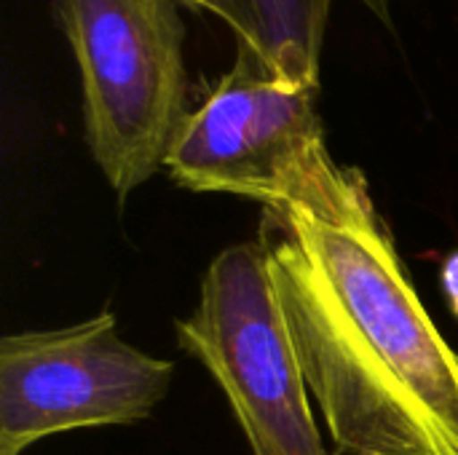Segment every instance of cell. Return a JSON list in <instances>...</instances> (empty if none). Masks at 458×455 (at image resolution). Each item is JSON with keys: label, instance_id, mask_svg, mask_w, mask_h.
Segmentation results:
<instances>
[{"label": "cell", "instance_id": "6", "mask_svg": "<svg viewBox=\"0 0 458 455\" xmlns=\"http://www.w3.org/2000/svg\"><path fill=\"white\" fill-rule=\"evenodd\" d=\"M239 46H247L268 72L319 83L322 46L333 0H231Z\"/></svg>", "mask_w": 458, "mask_h": 455}, {"label": "cell", "instance_id": "2", "mask_svg": "<svg viewBox=\"0 0 458 455\" xmlns=\"http://www.w3.org/2000/svg\"><path fill=\"white\" fill-rule=\"evenodd\" d=\"M83 97V137L123 201L166 161L188 115L177 0H54Z\"/></svg>", "mask_w": 458, "mask_h": 455}, {"label": "cell", "instance_id": "8", "mask_svg": "<svg viewBox=\"0 0 458 455\" xmlns=\"http://www.w3.org/2000/svg\"><path fill=\"white\" fill-rule=\"evenodd\" d=\"M177 3H185V5H191V8H201V11H207V13H215V16L223 19L233 32H236V27H239L236 11H233V3H231V0H177Z\"/></svg>", "mask_w": 458, "mask_h": 455}, {"label": "cell", "instance_id": "5", "mask_svg": "<svg viewBox=\"0 0 458 455\" xmlns=\"http://www.w3.org/2000/svg\"><path fill=\"white\" fill-rule=\"evenodd\" d=\"M317 97L319 83L284 80L239 46L236 64L182 118L164 169L193 193L274 204L327 150Z\"/></svg>", "mask_w": 458, "mask_h": 455}, {"label": "cell", "instance_id": "1", "mask_svg": "<svg viewBox=\"0 0 458 455\" xmlns=\"http://www.w3.org/2000/svg\"><path fill=\"white\" fill-rule=\"evenodd\" d=\"M260 209L258 241L335 453L458 455V351L365 174L322 150Z\"/></svg>", "mask_w": 458, "mask_h": 455}, {"label": "cell", "instance_id": "4", "mask_svg": "<svg viewBox=\"0 0 458 455\" xmlns=\"http://www.w3.org/2000/svg\"><path fill=\"white\" fill-rule=\"evenodd\" d=\"M174 362L118 335L115 314L0 338V455L78 429L131 426L153 416Z\"/></svg>", "mask_w": 458, "mask_h": 455}, {"label": "cell", "instance_id": "9", "mask_svg": "<svg viewBox=\"0 0 458 455\" xmlns=\"http://www.w3.org/2000/svg\"><path fill=\"white\" fill-rule=\"evenodd\" d=\"M357 3H362L373 16H378L389 29L394 27V21H392V3L389 0H357Z\"/></svg>", "mask_w": 458, "mask_h": 455}, {"label": "cell", "instance_id": "7", "mask_svg": "<svg viewBox=\"0 0 458 455\" xmlns=\"http://www.w3.org/2000/svg\"><path fill=\"white\" fill-rule=\"evenodd\" d=\"M440 282H443V292L451 303V311L458 319V249L451 252L445 260H443V268H440Z\"/></svg>", "mask_w": 458, "mask_h": 455}, {"label": "cell", "instance_id": "3", "mask_svg": "<svg viewBox=\"0 0 458 455\" xmlns=\"http://www.w3.org/2000/svg\"><path fill=\"white\" fill-rule=\"evenodd\" d=\"M174 335L225 394L252 455H335L311 413V392L258 239L212 257L199 306L174 322Z\"/></svg>", "mask_w": 458, "mask_h": 455}]
</instances>
